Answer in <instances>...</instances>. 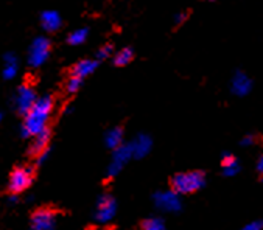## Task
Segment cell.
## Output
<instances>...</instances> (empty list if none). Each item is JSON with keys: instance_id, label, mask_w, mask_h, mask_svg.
I'll return each instance as SVG.
<instances>
[{"instance_id": "6da1fadb", "label": "cell", "mask_w": 263, "mask_h": 230, "mask_svg": "<svg viewBox=\"0 0 263 230\" xmlns=\"http://www.w3.org/2000/svg\"><path fill=\"white\" fill-rule=\"evenodd\" d=\"M53 107H55V100L51 95H44L37 98L33 107L30 109V112L25 115L24 123L21 126V137L30 139L37 136L41 131H44L47 128Z\"/></svg>"}, {"instance_id": "7a4b0ae2", "label": "cell", "mask_w": 263, "mask_h": 230, "mask_svg": "<svg viewBox=\"0 0 263 230\" xmlns=\"http://www.w3.org/2000/svg\"><path fill=\"white\" fill-rule=\"evenodd\" d=\"M207 184L205 172L201 169H192L184 172H176L170 179V190L178 193L179 196L184 195H193L199 190H202Z\"/></svg>"}, {"instance_id": "3957f363", "label": "cell", "mask_w": 263, "mask_h": 230, "mask_svg": "<svg viewBox=\"0 0 263 230\" xmlns=\"http://www.w3.org/2000/svg\"><path fill=\"white\" fill-rule=\"evenodd\" d=\"M34 179V165H19L16 166L8 179V193L21 195L28 190Z\"/></svg>"}, {"instance_id": "277c9868", "label": "cell", "mask_w": 263, "mask_h": 230, "mask_svg": "<svg viewBox=\"0 0 263 230\" xmlns=\"http://www.w3.org/2000/svg\"><path fill=\"white\" fill-rule=\"evenodd\" d=\"M133 159V149L129 143H122L116 149H112V159L106 169V181H111L120 175L123 166Z\"/></svg>"}, {"instance_id": "5b68a950", "label": "cell", "mask_w": 263, "mask_h": 230, "mask_svg": "<svg viewBox=\"0 0 263 230\" xmlns=\"http://www.w3.org/2000/svg\"><path fill=\"white\" fill-rule=\"evenodd\" d=\"M57 212L51 207H39L30 216V230H55Z\"/></svg>"}, {"instance_id": "8992f818", "label": "cell", "mask_w": 263, "mask_h": 230, "mask_svg": "<svg viewBox=\"0 0 263 230\" xmlns=\"http://www.w3.org/2000/svg\"><path fill=\"white\" fill-rule=\"evenodd\" d=\"M116 213H117L116 198L109 193H103L97 199V204H95V213H93L95 221L101 222V224H106L114 219Z\"/></svg>"}, {"instance_id": "52a82bcc", "label": "cell", "mask_w": 263, "mask_h": 230, "mask_svg": "<svg viewBox=\"0 0 263 230\" xmlns=\"http://www.w3.org/2000/svg\"><path fill=\"white\" fill-rule=\"evenodd\" d=\"M153 202H154V207L157 210L165 212V213H178V212L182 210V199L173 190L154 193L153 195Z\"/></svg>"}, {"instance_id": "ba28073f", "label": "cell", "mask_w": 263, "mask_h": 230, "mask_svg": "<svg viewBox=\"0 0 263 230\" xmlns=\"http://www.w3.org/2000/svg\"><path fill=\"white\" fill-rule=\"evenodd\" d=\"M37 100L36 97V90L30 83H24L17 87L16 97H14V107L17 110L19 115L25 117V115L30 112V109L33 107L34 101Z\"/></svg>"}, {"instance_id": "9c48e42d", "label": "cell", "mask_w": 263, "mask_h": 230, "mask_svg": "<svg viewBox=\"0 0 263 230\" xmlns=\"http://www.w3.org/2000/svg\"><path fill=\"white\" fill-rule=\"evenodd\" d=\"M50 48L51 45L47 37H36L28 50V64L31 67H41L48 60Z\"/></svg>"}, {"instance_id": "30bf717a", "label": "cell", "mask_w": 263, "mask_h": 230, "mask_svg": "<svg viewBox=\"0 0 263 230\" xmlns=\"http://www.w3.org/2000/svg\"><path fill=\"white\" fill-rule=\"evenodd\" d=\"M252 90V80L241 70H237L231 81V92L237 97H246Z\"/></svg>"}, {"instance_id": "8fae6325", "label": "cell", "mask_w": 263, "mask_h": 230, "mask_svg": "<svg viewBox=\"0 0 263 230\" xmlns=\"http://www.w3.org/2000/svg\"><path fill=\"white\" fill-rule=\"evenodd\" d=\"M129 145L133 149V159H143L153 148V139L148 134L140 132L131 140Z\"/></svg>"}, {"instance_id": "7c38bea8", "label": "cell", "mask_w": 263, "mask_h": 230, "mask_svg": "<svg viewBox=\"0 0 263 230\" xmlns=\"http://www.w3.org/2000/svg\"><path fill=\"white\" fill-rule=\"evenodd\" d=\"M50 140H51V131L47 126L44 131H41L37 136L33 137V142L28 146V156L33 157V159L36 156H39L42 151H45L47 148H50Z\"/></svg>"}, {"instance_id": "4fadbf2b", "label": "cell", "mask_w": 263, "mask_h": 230, "mask_svg": "<svg viewBox=\"0 0 263 230\" xmlns=\"http://www.w3.org/2000/svg\"><path fill=\"white\" fill-rule=\"evenodd\" d=\"M41 25H42V28H44L45 31L53 33V31H58V30L61 28L63 19H61V16H60L58 11H51V10H48V11H44V13L41 14Z\"/></svg>"}, {"instance_id": "5bb4252c", "label": "cell", "mask_w": 263, "mask_h": 230, "mask_svg": "<svg viewBox=\"0 0 263 230\" xmlns=\"http://www.w3.org/2000/svg\"><path fill=\"white\" fill-rule=\"evenodd\" d=\"M97 67H98V61L97 60H81V61H78L72 67L70 76H77L80 80H84L86 76L92 75Z\"/></svg>"}, {"instance_id": "9a60e30c", "label": "cell", "mask_w": 263, "mask_h": 230, "mask_svg": "<svg viewBox=\"0 0 263 230\" xmlns=\"http://www.w3.org/2000/svg\"><path fill=\"white\" fill-rule=\"evenodd\" d=\"M123 137H125V131L122 126H116L112 129H109L104 136V143L109 149H116L117 146H120L123 143Z\"/></svg>"}, {"instance_id": "2e32d148", "label": "cell", "mask_w": 263, "mask_h": 230, "mask_svg": "<svg viewBox=\"0 0 263 230\" xmlns=\"http://www.w3.org/2000/svg\"><path fill=\"white\" fill-rule=\"evenodd\" d=\"M5 61V69H4V78L5 80H13L17 75V57L13 53H7L4 56Z\"/></svg>"}, {"instance_id": "e0dca14e", "label": "cell", "mask_w": 263, "mask_h": 230, "mask_svg": "<svg viewBox=\"0 0 263 230\" xmlns=\"http://www.w3.org/2000/svg\"><path fill=\"white\" fill-rule=\"evenodd\" d=\"M133 57H134V50L129 48V47H125V48H122L120 51H117L114 54V66L125 67L133 61Z\"/></svg>"}, {"instance_id": "ac0fdd59", "label": "cell", "mask_w": 263, "mask_h": 230, "mask_svg": "<svg viewBox=\"0 0 263 230\" xmlns=\"http://www.w3.org/2000/svg\"><path fill=\"white\" fill-rule=\"evenodd\" d=\"M140 228L142 230H165V222L161 218L153 216V218L143 219L140 224Z\"/></svg>"}, {"instance_id": "d6986e66", "label": "cell", "mask_w": 263, "mask_h": 230, "mask_svg": "<svg viewBox=\"0 0 263 230\" xmlns=\"http://www.w3.org/2000/svg\"><path fill=\"white\" fill-rule=\"evenodd\" d=\"M86 39H87V28H78V30L72 31V33L67 36V42H69L70 45H80V44H83Z\"/></svg>"}, {"instance_id": "ffe728a7", "label": "cell", "mask_w": 263, "mask_h": 230, "mask_svg": "<svg viewBox=\"0 0 263 230\" xmlns=\"http://www.w3.org/2000/svg\"><path fill=\"white\" fill-rule=\"evenodd\" d=\"M112 53H114V47H112L111 44H106V45H103V47L98 48V51H97V54H95V60H97L98 63L103 61V60H108L109 56H112Z\"/></svg>"}, {"instance_id": "44dd1931", "label": "cell", "mask_w": 263, "mask_h": 230, "mask_svg": "<svg viewBox=\"0 0 263 230\" xmlns=\"http://www.w3.org/2000/svg\"><path fill=\"white\" fill-rule=\"evenodd\" d=\"M240 171H241V165H240V162H237V163H234V165L223 166V168H221V175H223L224 178H235Z\"/></svg>"}, {"instance_id": "7402d4cb", "label": "cell", "mask_w": 263, "mask_h": 230, "mask_svg": "<svg viewBox=\"0 0 263 230\" xmlns=\"http://www.w3.org/2000/svg\"><path fill=\"white\" fill-rule=\"evenodd\" d=\"M83 86V80L77 78V76H70L67 80V84H66V90L72 95V93H77Z\"/></svg>"}, {"instance_id": "603a6c76", "label": "cell", "mask_w": 263, "mask_h": 230, "mask_svg": "<svg viewBox=\"0 0 263 230\" xmlns=\"http://www.w3.org/2000/svg\"><path fill=\"white\" fill-rule=\"evenodd\" d=\"M237 162H238V159H237L232 152L224 151V152L221 154V168H223V166H228V165H234V163H237Z\"/></svg>"}, {"instance_id": "cb8c5ba5", "label": "cell", "mask_w": 263, "mask_h": 230, "mask_svg": "<svg viewBox=\"0 0 263 230\" xmlns=\"http://www.w3.org/2000/svg\"><path fill=\"white\" fill-rule=\"evenodd\" d=\"M241 230H263V219H254L241 227Z\"/></svg>"}, {"instance_id": "d4e9b609", "label": "cell", "mask_w": 263, "mask_h": 230, "mask_svg": "<svg viewBox=\"0 0 263 230\" xmlns=\"http://www.w3.org/2000/svg\"><path fill=\"white\" fill-rule=\"evenodd\" d=\"M50 151H51V148H47V149L42 151L39 156H36V157H34V166H42V165L47 162V159H48V156H50Z\"/></svg>"}, {"instance_id": "484cf974", "label": "cell", "mask_w": 263, "mask_h": 230, "mask_svg": "<svg viewBox=\"0 0 263 230\" xmlns=\"http://www.w3.org/2000/svg\"><path fill=\"white\" fill-rule=\"evenodd\" d=\"M254 143H255V136H254V134H246V136H243L241 140H240V146H243V148L252 146Z\"/></svg>"}, {"instance_id": "4316f807", "label": "cell", "mask_w": 263, "mask_h": 230, "mask_svg": "<svg viewBox=\"0 0 263 230\" xmlns=\"http://www.w3.org/2000/svg\"><path fill=\"white\" fill-rule=\"evenodd\" d=\"M257 172H258V175L261 176V179H263V152H261V156L257 160Z\"/></svg>"}, {"instance_id": "83f0119b", "label": "cell", "mask_w": 263, "mask_h": 230, "mask_svg": "<svg viewBox=\"0 0 263 230\" xmlns=\"http://www.w3.org/2000/svg\"><path fill=\"white\" fill-rule=\"evenodd\" d=\"M187 16H189L187 13H179V14H176V17H175V19H176V21H175L176 25H181V24L187 19Z\"/></svg>"}, {"instance_id": "f1b7e54d", "label": "cell", "mask_w": 263, "mask_h": 230, "mask_svg": "<svg viewBox=\"0 0 263 230\" xmlns=\"http://www.w3.org/2000/svg\"><path fill=\"white\" fill-rule=\"evenodd\" d=\"M8 201H10L11 204H16V202H19V195H10Z\"/></svg>"}, {"instance_id": "f546056e", "label": "cell", "mask_w": 263, "mask_h": 230, "mask_svg": "<svg viewBox=\"0 0 263 230\" xmlns=\"http://www.w3.org/2000/svg\"><path fill=\"white\" fill-rule=\"evenodd\" d=\"M0 122H2V112H0Z\"/></svg>"}, {"instance_id": "4dcf8cb0", "label": "cell", "mask_w": 263, "mask_h": 230, "mask_svg": "<svg viewBox=\"0 0 263 230\" xmlns=\"http://www.w3.org/2000/svg\"><path fill=\"white\" fill-rule=\"evenodd\" d=\"M212 2H215V0H212Z\"/></svg>"}]
</instances>
